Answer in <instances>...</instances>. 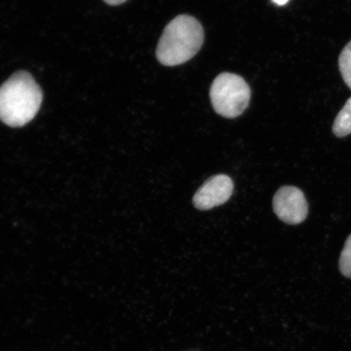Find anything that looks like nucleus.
Segmentation results:
<instances>
[{
	"label": "nucleus",
	"instance_id": "obj_1",
	"mask_svg": "<svg viewBox=\"0 0 351 351\" xmlns=\"http://www.w3.org/2000/svg\"><path fill=\"white\" fill-rule=\"evenodd\" d=\"M41 88L27 72H17L0 86V121L11 127L32 121L41 107Z\"/></svg>",
	"mask_w": 351,
	"mask_h": 351
},
{
	"label": "nucleus",
	"instance_id": "obj_2",
	"mask_svg": "<svg viewBox=\"0 0 351 351\" xmlns=\"http://www.w3.org/2000/svg\"><path fill=\"white\" fill-rule=\"evenodd\" d=\"M204 29L194 17L180 15L166 26L156 49L158 60L165 66L187 62L201 49Z\"/></svg>",
	"mask_w": 351,
	"mask_h": 351
},
{
	"label": "nucleus",
	"instance_id": "obj_3",
	"mask_svg": "<svg viewBox=\"0 0 351 351\" xmlns=\"http://www.w3.org/2000/svg\"><path fill=\"white\" fill-rule=\"evenodd\" d=\"M251 95V89L244 79L230 73L219 74L210 90L215 111L226 118H235L243 114L248 107Z\"/></svg>",
	"mask_w": 351,
	"mask_h": 351
},
{
	"label": "nucleus",
	"instance_id": "obj_4",
	"mask_svg": "<svg viewBox=\"0 0 351 351\" xmlns=\"http://www.w3.org/2000/svg\"><path fill=\"white\" fill-rule=\"evenodd\" d=\"M273 204L276 216L289 225L304 222L308 214V204L304 192L295 186L280 188L275 194Z\"/></svg>",
	"mask_w": 351,
	"mask_h": 351
},
{
	"label": "nucleus",
	"instance_id": "obj_5",
	"mask_svg": "<svg viewBox=\"0 0 351 351\" xmlns=\"http://www.w3.org/2000/svg\"><path fill=\"white\" fill-rule=\"evenodd\" d=\"M234 188V182L229 176H213L197 190L193 197V203L197 209L202 210L218 207L230 199Z\"/></svg>",
	"mask_w": 351,
	"mask_h": 351
},
{
	"label": "nucleus",
	"instance_id": "obj_6",
	"mask_svg": "<svg viewBox=\"0 0 351 351\" xmlns=\"http://www.w3.org/2000/svg\"><path fill=\"white\" fill-rule=\"evenodd\" d=\"M332 132L339 138L351 134V97L337 114L333 122Z\"/></svg>",
	"mask_w": 351,
	"mask_h": 351
},
{
	"label": "nucleus",
	"instance_id": "obj_7",
	"mask_svg": "<svg viewBox=\"0 0 351 351\" xmlns=\"http://www.w3.org/2000/svg\"><path fill=\"white\" fill-rule=\"evenodd\" d=\"M339 66L342 79L351 90V41L346 44L341 51Z\"/></svg>",
	"mask_w": 351,
	"mask_h": 351
},
{
	"label": "nucleus",
	"instance_id": "obj_8",
	"mask_svg": "<svg viewBox=\"0 0 351 351\" xmlns=\"http://www.w3.org/2000/svg\"><path fill=\"white\" fill-rule=\"evenodd\" d=\"M341 274L346 278L351 279V234L346 239L339 260Z\"/></svg>",
	"mask_w": 351,
	"mask_h": 351
},
{
	"label": "nucleus",
	"instance_id": "obj_9",
	"mask_svg": "<svg viewBox=\"0 0 351 351\" xmlns=\"http://www.w3.org/2000/svg\"><path fill=\"white\" fill-rule=\"evenodd\" d=\"M127 0H104L110 5H120V4L125 3Z\"/></svg>",
	"mask_w": 351,
	"mask_h": 351
},
{
	"label": "nucleus",
	"instance_id": "obj_10",
	"mask_svg": "<svg viewBox=\"0 0 351 351\" xmlns=\"http://www.w3.org/2000/svg\"><path fill=\"white\" fill-rule=\"evenodd\" d=\"M273 2L276 4V5L283 6L289 2V0H273Z\"/></svg>",
	"mask_w": 351,
	"mask_h": 351
}]
</instances>
